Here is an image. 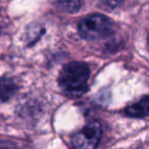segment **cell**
Masks as SVG:
<instances>
[{
  "label": "cell",
  "mask_w": 149,
  "mask_h": 149,
  "mask_svg": "<svg viewBox=\"0 0 149 149\" xmlns=\"http://www.w3.org/2000/svg\"><path fill=\"white\" fill-rule=\"evenodd\" d=\"M89 76L90 68L85 62H70L63 66L59 74V88L70 97H80L87 91Z\"/></svg>",
  "instance_id": "cell-1"
},
{
  "label": "cell",
  "mask_w": 149,
  "mask_h": 149,
  "mask_svg": "<svg viewBox=\"0 0 149 149\" xmlns=\"http://www.w3.org/2000/svg\"><path fill=\"white\" fill-rule=\"evenodd\" d=\"M111 23L103 15L94 13L83 19L79 24V34L86 40H99L109 35Z\"/></svg>",
  "instance_id": "cell-2"
},
{
  "label": "cell",
  "mask_w": 149,
  "mask_h": 149,
  "mask_svg": "<svg viewBox=\"0 0 149 149\" xmlns=\"http://www.w3.org/2000/svg\"><path fill=\"white\" fill-rule=\"evenodd\" d=\"M101 125L97 120H92L81 131L74 135L72 143L74 147L82 149H92L97 147L101 139Z\"/></svg>",
  "instance_id": "cell-3"
},
{
  "label": "cell",
  "mask_w": 149,
  "mask_h": 149,
  "mask_svg": "<svg viewBox=\"0 0 149 149\" xmlns=\"http://www.w3.org/2000/svg\"><path fill=\"white\" fill-rule=\"evenodd\" d=\"M125 112L132 118H146L148 116V97L144 96L137 103L127 107Z\"/></svg>",
  "instance_id": "cell-4"
},
{
  "label": "cell",
  "mask_w": 149,
  "mask_h": 149,
  "mask_svg": "<svg viewBox=\"0 0 149 149\" xmlns=\"http://www.w3.org/2000/svg\"><path fill=\"white\" fill-rule=\"evenodd\" d=\"M17 89V85L13 80L7 78H0V102H4L10 99Z\"/></svg>",
  "instance_id": "cell-5"
},
{
  "label": "cell",
  "mask_w": 149,
  "mask_h": 149,
  "mask_svg": "<svg viewBox=\"0 0 149 149\" xmlns=\"http://www.w3.org/2000/svg\"><path fill=\"white\" fill-rule=\"evenodd\" d=\"M57 5L65 13H76L81 6V0H56Z\"/></svg>",
  "instance_id": "cell-6"
},
{
  "label": "cell",
  "mask_w": 149,
  "mask_h": 149,
  "mask_svg": "<svg viewBox=\"0 0 149 149\" xmlns=\"http://www.w3.org/2000/svg\"><path fill=\"white\" fill-rule=\"evenodd\" d=\"M124 0H103V3L108 7H111V8H116V7L120 6L123 3Z\"/></svg>",
  "instance_id": "cell-7"
}]
</instances>
